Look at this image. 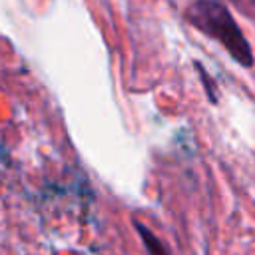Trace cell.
Listing matches in <instances>:
<instances>
[{
  "instance_id": "1",
  "label": "cell",
  "mask_w": 255,
  "mask_h": 255,
  "mask_svg": "<svg viewBox=\"0 0 255 255\" xmlns=\"http://www.w3.org/2000/svg\"><path fill=\"white\" fill-rule=\"evenodd\" d=\"M185 20L201 34L217 40L233 58L245 68L253 66L251 46L245 40L239 24L219 0H193L185 8Z\"/></svg>"
}]
</instances>
